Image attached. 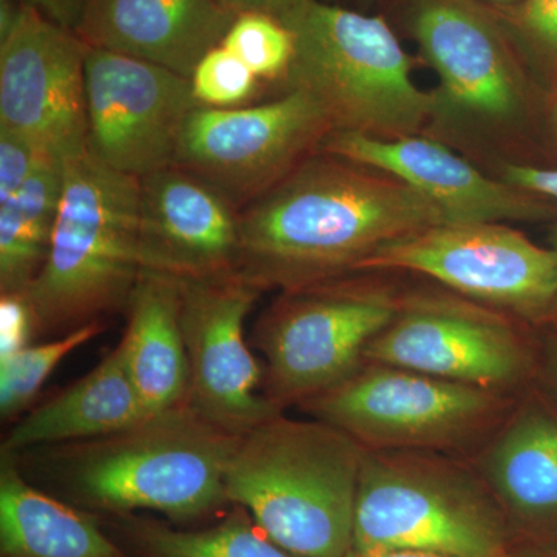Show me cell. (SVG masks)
I'll return each instance as SVG.
<instances>
[{
    "label": "cell",
    "mask_w": 557,
    "mask_h": 557,
    "mask_svg": "<svg viewBox=\"0 0 557 557\" xmlns=\"http://www.w3.org/2000/svg\"><path fill=\"white\" fill-rule=\"evenodd\" d=\"M364 454L332 424L281 412L237 442L226 465V498L293 556L347 557Z\"/></svg>",
    "instance_id": "cell-3"
},
{
    "label": "cell",
    "mask_w": 557,
    "mask_h": 557,
    "mask_svg": "<svg viewBox=\"0 0 557 557\" xmlns=\"http://www.w3.org/2000/svg\"><path fill=\"white\" fill-rule=\"evenodd\" d=\"M474 474L446 454L366 449L351 549L500 555L504 528Z\"/></svg>",
    "instance_id": "cell-7"
},
{
    "label": "cell",
    "mask_w": 557,
    "mask_h": 557,
    "mask_svg": "<svg viewBox=\"0 0 557 557\" xmlns=\"http://www.w3.org/2000/svg\"><path fill=\"white\" fill-rule=\"evenodd\" d=\"M194 97L203 108H240L259 90L260 79L226 47L209 51L190 76Z\"/></svg>",
    "instance_id": "cell-27"
},
{
    "label": "cell",
    "mask_w": 557,
    "mask_h": 557,
    "mask_svg": "<svg viewBox=\"0 0 557 557\" xmlns=\"http://www.w3.org/2000/svg\"><path fill=\"white\" fill-rule=\"evenodd\" d=\"M479 474L505 508L520 518L557 515V420L523 409L487 440Z\"/></svg>",
    "instance_id": "cell-22"
},
{
    "label": "cell",
    "mask_w": 557,
    "mask_h": 557,
    "mask_svg": "<svg viewBox=\"0 0 557 557\" xmlns=\"http://www.w3.org/2000/svg\"><path fill=\"white\" fill-rule=\"evenodd\" d=\"M361 271H410L509 317L537 319L557 306V251L507 223H442L370 255Z\"/></svg>",
    "instance_id": "cell-10"
},
{
    "label": "cell",
    "mask_w": 557,
    "mask_h": 557,
    "mask_svg": "<svg viewBox=\"0 0 557 557\" xmlns=\"http://www.w3.org/2000/svg\"><path fill=\"white\" fill-rule=\"evenodd\" d=\"M403 293L375 271L281 292L252 332L265 361L263 395L284 410L338 386L364 364Z\"/></svg>",
    "instance_id": "cell-8"
},
{
    "label": "cell",
    "mask_w": 557,
    "mask_h": 557,
    "mask_svg": "<svg viewBox=\"0 0 557 557\" xmlns=\"http://www.w3.org/2000/svg\"><path fill=\"white\" fill-rule=\"evenodd\" d=\"M479 2L485 3L486 7L493 10H504L518 5L522 0H479Z\"/></svg>",
    "instance_id": "cell-35"
},
{
    "label": "cell",
    "mask_w": 557,
    "mask_h": 557,
    "mask_svg": "<svg viewBox=\"0 0 557 557\" xmlns=\"http://www.w3.org/2000/svg\"><path fill=\"white\" fill-rule=\"evenodd\" d=\"M508 394L364 362L299 406L368 450L450 454L486 443L509 416Z\"/></svg>",
    "instance_id": "cell-9"
},
{
    "label": "cell",
    "mask_w": 557,
    "mask_h": 557,
    "mask_svg": "<svg viewBox=\"0 0 557 557\" xmlns=\"http://www.w3.org/2000/svg\"><path fill=\"white\" fill-rule=\"evenodd\" d=\"M64 188V161L39 164L16 196L0 205V293H24L49 256Z\"/></svg>",
    "instance_id": "cell-24"
},
{
    "label": "cell",
    "mask_w": 557,
    "mask_h": 557,
    "mask_svg": "<svg viewBox=\"0 0 557 557\" xmlns=\"http://www.w3.org/2000/svg\"><path fill=\"white\" fill-rule=\"evenodd\" d=\"M516 49L539 64L557 70V0H522L509 9L494 10Z\"/></svg>",
    "instance_id": "cell-28"
},
{
    "label": "cell",
    "mask_w": 557,
    "mask_h": 557,
    "mask_svg": "<svg viewBox=\"0 0 557 557\" xmlns=\"http://www.w3.org/2000/svg\"><path fill=\"white\" fill-rule=\"evenodd\" d=\"M240 437L186 403L108 437L14 456L33 458L27 469L91 515L153 511L188 522L230 504L225 471Z\"/></svg>",
    "instance_id": "cell-2"
},
{
    "label": "cell",
    "mask_w": 557,
    "mask_h": 557,
    "mask_svg": "<svg viewBox=\"0 0 557 557\" xmlns=\"http://www.w3.org/2000/svg\"><path fill=\"white\" fill-rule=\"evenodd\" d=\"M364 361L508 394L525 376L528 351L509 314L423 288L403 293Z\"/></svg>",
    "instance_id": "cell-12"
},
{
    "label": "cell",
    "mask_w": 557,
    "mask_h": 557,
    "mask_svg": "<svg viewBox=\"0 0 557 557\" xmlns=\"http://www.w3.org/2000/svg\"><path fill=\"white\" fill-rule=\"evenodd\" d=\"M552 372L553 375H555V379L557 380V351L552 355Z\"/></svg>",
    "instance_id": "cell-36"
},
{
    "label": "cell",
    "mask_w": 557,
    "mask_h": 557,
    "mask_svg": "<svg viewBox=\"0 0 557 557\" xmlns=\"http://www.w3.org/2000/svg\"><path fill=\"white\" fill-rule=\"evenodd\" d=\"M497 177L542 199L553 200L557 208V168H541L522 161H508L497 168ZM553 245L557 251V222L553 233Z\"/></svg>",
    "instance_id": "cell-31"
},
{
    "label": "cell",
    "mask_w": 557,
    "mask_h": 557,
    "mask_svg": "<svg viewBox=\"0 0 557 557\" xmlns=\"http://www.w3.org/2000/svg\"><path fill=\"white\" fill-rule=\"evenodd\" d=\"M321 150L401 180L434 201L448 223L530 222L548 214L547 199L491 177L460 150L426 134L380 139L332 132Z\"/></svg>",
    "instance_id": "cell-16"
},
{
    "label": "cell",
    "mask_w": 557,
    "mask_h": 557,
    "mask_svg": "<svg viewBox=\"0 0 557 557\" xmlns=\"http://www.w3.org/2000/svg\"><path fill=\"white\" fill-rule=\"evenodd\" d=\"M496 557H523L518 555H509L507 552H502L500 555H497Z\"/></svg>",
    "instance_id": "cell-38"
},
{
    "label": "cell",
    "mask_w": 557,
    "mask_h": 557,
    "mask_svg": "<svg viewBox=\"0 0 557 557\" xmlns=\"http://www.w3.org/2000/svg\"><path fill=\"white\" fill-rule=\"evenodd\" d=\"M153 270L139 231V180L89 150L64 161V188L46 263L25 296L39 335H65L121 311Z\"/></svg>",
    "instance_id": "cell-4"
},
{
    "label": "cell",
    "mask_w": 557,
    "mask_h": 557,
    "mask_svg": "<svg viewBox=\"0 0 557 557\" xmlns=\"http://www.w3.org/2000/svg\"><path fill=\"white\" fill-rule=\"evenodd\" d=\"M281 21L295 39L285 90L307 91L333 132L397 139L424 134L431 90L412 78V60L380 16L302 0Z\"/></svg>",
    "instance_id": "cell-5"
},
{
    "label": "cell",
    "mask_w": 557,
    "mask_h": 557,
    "mask_svg": "<svg viewBox=\"0 0 557 557\" xmlns=\"http://www.w3.org/2000/svg\"><path fill=\"white\" fill-rule=\"evenodd\" d=\"M240 211L180 166L139 180V231L153 270L178 277L236 271Z\"/></svg>",
    "instance_id": "cell-17"
},
{
    "label": "cell",
    "mask_w": 557,
    "mask_h": 557,
    "mask_svg": "<svg viewBox=\"0 0 557 557\" xmlns=\"http://www.w3.org/2000/svg\"><path fill=\"white\" fill-rule=\"evenodd\" d=\"M347 557H453L442 553L424 552V549H375V552H354Z\"/></svg>",
    "instance_id": "cell-34"
},
{
    "label": "cell",
    "mask_w": 557,
    "mask_h": 557,
    "mask_svg": "<svg viewBox=\"0 0 557 557\" xmlns=\"http://www.w3.org/2000/svg\"><path fill=\"white\" fill-rule=\"evenodd\" d=\"M20 2L38 10L54 24L75 32L87 0H20Z\"/></svg>",
    "instance_id": "cell-32"
},
{
    "label": "cell",
    "mask_w": 557,
    "mask_h": 557,
    "mask_svg": "<svg viewBox=\"0 0 557 557\" xmlns=\"http://www.w3.org/2000/svg\"><path fill=\"white\" fill-rule=\"evenodd\" d=\"M149 417L119 346L97 368L57 397L21 418L2 443V453L108 437Z\"/></svg>",
    "instance_id": "cell-20"
},
{
    "label": "cell",
    "mask_w": 557,
    "mask_h": 557,
    "mask_svg": "<svg viewBox=\"0 0 557 557\" xmlns=\"http://www.w3.org/2000/svg\"><path fill=\"white\" fill-rule=\"evenodd\" d=\"M332 132L325 110L302 90H285L263 104L200 106L183 131L175 166L203 180L240 211L321 152Z\"/></svg>",
    "instance_id": "cell-11"
},
{
    "label": "cell",
    "mask_w": 557,
    "mask_h": 557,
    "mask_svg": "<svg viewBox=\"0 0 557 557\" xmlns=\"http://www.w3.org/2000/svg\"><path fill=\"white\" fill-rule=\"evenodd\" d=\"M222 46L260 81H285L295 58L292 32L284 22L265 13L237 14Z\"/></svg>",
    "instance_id": "cell-26"
},
{
    "label": "cell",
    "mask_w": 557,
    "mask_h": 557,
    "mask_svg": "<svg viewBox=\"0 0 557 557\" xmlns=\"http://www.w3.org/2000/svg\"><path fill=\"white\" fill-rule=\"evenodd\" d=\"M220 2L236 14L265 13L281 20L302 0H220Z\"/></svg>",
    "instance_id": "cell-33"
},
{
    "label": "cell",
    "mask_w": 557,
    "mask_h": 557,
    "mask_svg": "<svg viewBox=\"0 0 557 557\" xmlns=\"http://www.w3.org/2000/svg\"><path fill=\"white\" fill-rule=\"evenodd\" d=\"M409 28L437 75L429 137L469 156L507 163L531 110L519 50L493 9L479 0H412Z\"/></svg>",
    "instance_id": "cell-6"
},
{
    "label": "cell",
    "mask_w": 557,
    "mask_h": 557,
    "mask_svg": "<svg viewBox=\"0 0 557 557\" xmlns=\"http://www.w3.org/2000/svg\"><path fill=\"white\" fill-rule=\"evenodd\" d=\"M0 557H129L97 515L33 486L10 454L0 460Z\"/></svg>",
    "instance_id": "cell-21"
},
{
    "label": "cell",
    "mask_w": 557,
    "mask_h": 557,
    "mask_svg": "<svg viewBox=\"0 0 557 557\" xmlns=\"http://www.w3.org/2000/svg\"><path fill=\"white\" fill-rule=\"evenodd\" d=\"M442 223V209L401 180L321 150L240 209L236 273L262 293L309 287Z\"/></svg>",
    "instance_id": "cell-1"
},
{
    "label": "cell",
    "mask_w": 557,
    "mask_h": 557,
    "mask_svg": "<svg viewBox=\"0 0 557 557\" xmlns=\"http://www.w3.org/2000/svg\"><path fill=\"white\" fill-rule=\"evenodd\" d=\"M553 124H555V129L557 131V98L555 106H553Z\"/></svg>",
    "instance_id": "cell-37"
},
{
    "label": "cell",
    "mask_w": 557,
    "mask_h": 557,
    "mask_svg": "<svg viewBox=\"0 0 557 557\" xmlns=\"http://www.w3.org/2000/svg\"><path fill=\"white\" fill-rule=\"evenodd\" d=\"M87 150L138 180L174 166L190 113L199 109L189 78L113 51L86 58Z\"/></svg>",
    "instance_id": "cell-13"
},
{
    "label": "cell",
    "mask_w": 557,
    "mask_h": 557,
    "mask_svg": "<svg viewBox=\"0 0 557 557\" xmlns=\"http://www.w3.org/2000/svg\"><path fill=\"white\" fill-rule=\"evenodd\" d=\"M38 321L25 293H0V359L32 346Z\"/></svg>",
    "instance_id": "cell-30"
},
{
    "label": "cell",
    "mask_w": 557,
    "mask_h": 557,
    "mask_svg": "<svg viewBox=\"0 0 557 557\" xmlns=\"http://www.w3.org/2000/svg\"><path fill=\"white\" fill-rule=\"evenodd\" d=\"M182 277L146 271L132 289L119 344L149 416L189 403V366L180 322Z\"/></svg>",
    "instance_id": "cell-19"
},
{
    "label": "cell",
    "mask_w": 557,
    "mask_h": 557,
    "mask_svg": "<svg viewBox=\"0 0 557 557\" xmlns=\"http://www.w3.org/2000/svg\"><path fill=\"white\" fill-rule=\"evenodd\" d=\"M87 51L75 32L21 3L9 30L0 33V127L54 160L86 152Z\"/></svg>",
    "instance_id": "cell-14"
},
{
    "label": "cell",
    "mask_w": 557,
    "mask_h": 557,
    "mask_svg": "<svg viewBox=\"0 0 557 557\" xmlns=\"http://www.w3.org/2000/svg\"><path fill=\"white\" fill-rule=\"evenodd\" d=\"M237 14L220 0H87L76 35L189 78L222 46Z\"/></svg>",
    "instance_id": "cell-18"
},
{
    "label": "cell",
    "mask_w": 557,
    "mask_h": 557,
    "mask_svg": "<svg viewBox=\"0 0 557 557\" xmlns=\"http://www.w3.org/2000/svg\"><path fill=\"white\" fill-rule=\"evenodd\" d=\"M102 330L101 322H91L0 359V413L3 420L16 417L27 408L62 359L100 335Z\"/></svg>",
    "instance_id": "cell-25"
},
{
    "label": "cell",
    "mask_w": 557,
    "mask_h": 557,
    "mask_svg": "<svg viewBox=\"0 0 557 557\" xmlns=\"http://www.w3.org/2000/svg\"><path fill=\"white\" fill-rule=\"evenodd\" d=\"M102 520L129 557H296L271 541L237 505L219 523L201 530H182L138 512Z\"/></svg>",
    "instance_id": "cell-23"
},
{
    "label": "cell",
    "mask_w": 557,
    "mask_h": 557,
    "mask_svg": "<svg viewBox=\"0 0 557 557\" xmlns=\"http://www.w3.org/2000/svg\"><path fill=\"white\" fill-rule=\"evenodd\" d=\"M46 156L30 139L0 127V205L16 196Z\"/></svg>",
    "instance_id": "cell-29"
},
{
    "label": "cell",
    "mask_w": 557,
    "mask_h": 557,
    "mask_svg": "<svg viewBox=\"0 0 557 557\" xmlns=\"http://www.w3.org/2000/svg\"><path fill=\"white\" fill-rule=\"evenodd\" d=\"M262 295L236 271L182 277L180 322L189 366V405L234 435L284 412L259 387L263 369L245 339V321Z\"/></svg>",
    "instance_id": "cell-15"
}]
</instances>
